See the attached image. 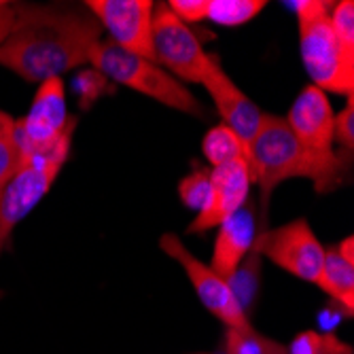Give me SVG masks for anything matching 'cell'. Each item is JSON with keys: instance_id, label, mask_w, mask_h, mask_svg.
I'll use <instances>...</instances> for the list:
<instances>
[{"instance_id": "3", "label": "cell", "mask_w": 354, "mask_h": 354, "mask_svg": "<svg viewBox=\"0 0 354 354\" xmlns=\"http://www.w3.org/2000/svg\"><path fill=\"white\" fill-rule=\"evenodd\" d=\"M291 7L299 24L301 59L314 87L350 95L354 91V57L344 51L331 28V3L297 0Z\"/></svg>"}, {"instance_id": "8", "label": "cell", "mask_w": 354, "mask_h": 354, "mask_svg": "<svg viewBox=\"0 0 354 354\" xmlns=\"http://www.w3.org/2000/svg\"><path fill=\"white\" fill-rule=\"evenodd\" d=\"M252 248L299 280L318 284L325 263V246L306 218H295L276 230L259 232Z\"/></svg>"}, {"instance_id": "29", "label": "cell", "mask_w": 354, "mask_h": 354, "mask_svg": "<svg viewBox=\"0 0 354 354\" xmlns=\"http://www.w3.org/2000/svg\"><path fill=\"white\" fill-rule=\"evenodd\" d=\"M5 117H7V113H3V111H0V123L5 121Z\"/></svg>"}, {"instance_id": "5", "label": "cell", "mask_w": 354, "mask_h": 354, "mask_svg": "<svg viewBox=\"0 0 354 354\" xmlns=\"http://www.w3.org/2000/svg\"><path fill=\"white\" fill-rule=\"evenodd\" d=\"M73 134L75 130L49 149L26 153L21 168L0 191V252L5 250L13 227L45 198L62 166L66 164Z\"/></svg>"}, {"instance_id": "30", "label": "cell", "mask_w": 354, "mask_h": 354, "mask_svg": "<svg viewBox=\"0 0 354 354\" xmlns=\"http://www.w3.org/2000/svg\"><path fill=\"white\" fill-rule=\"evenodd\" d=\"M0 295H3V291H0Z\"/></svg>"}, {"instance_id": "25", "label": "cell", "mask_w": 354, "mask_h": 354, "mask_svg": "<svg viewBox=\"0 0 354 354\" xmlns=\"http://www.w3.org/2000/svg\"><path fill=\"white\" fill-rule=\"evenodd\" d=\"M166 5L187 26L200 24L208 15V0H170Z\"/></svg>"}, {"instance_id": "6", "label": "cell", "mask_w": 354, "mask_h": 354, "mask_svg": "<svg viewBox=\"0 0 354 354\" xmlns=\"http://www.w3.org/2000/svg\"><path fill=\"white\" fill-rule=\"evenodd\" d=\"M250 183L259 185L263 210L278 185L291 178H308L306 159L284 117L263 113L259 132L250 142Z\"/></svg>"}, {"instance_id": "12", "label": "cell", "mask_w": 354, "mask_h": 354, "mask_svg": "<svg viewBox=\"0 0 354 354\" xmlns=\"http://www.w3.org/2000/svg\"><path fill=\"white\" fill-rule=\"evenodd\" d=\"M202 85L210 93L218 115L223 117L225 121L223 125H227L232 132H236L250 151V142L257 136V132H259L263 111L230 79V75L223 71L216 55H210L208 59Z\"/></svg>"}, {"instance_id": "16", "label": "cell", "mask_w": 354, "mask_h": 354, "mask_svg": "<svg viewBox=\"0 0 354 354\" xmlns=\"http://www.w3.org/2000/svg\"><path fill=\"white\" fill-rule=\"evenodd\" d=\"M202 151L206 162L212 168L232 164V162H244L248 172L252 170V159H250V151L248 147L240 140V136L236 132H232L227 125H216L204 136L202 140Z\"/></svg>"}, {"instance_id": "4", "label": "cell", "mask_w": 354, "mask_h": 354, "mask_svg": "<svg viewBox=\"0 0 354 354\" xmlns=\"http://www.w3.org/2000/svg\"><path fill=\"white\" fill-rule=\"evenodd\" d=\"M89 64L106 79H113L123 87H130L142 95H149V98L157 100L159 104L168 109L196 117L202 115V104L178 79L166 73L153 59L121 49L111 39H102L98 43V47L91 53Z\"/></svg>"}, {"instance_id": "20", "label": "cell", "mask_w": 354, "mask_h": 354, "mask_svg": "<svg viewBox=\"0 0 354 354\" xmlns=\"http://www.w3.org/2000/svg\"><path fill=\"white\" fill-rule=\"evenodd\" d=\"M288 354H354L352 346L329 331H301L286 346Z\"/></svg>"}, {"instance_id": "13", "label": "cell", "mask_w": 354, "mask_h": 354, "mask_svg": "<svg viewBox=\"0 0 354 354\" xmlns=\"http://www.w3.org/2000/svg\"><path fill=\"white\" fill-rule=\"evenodd\" d=\"M250 172L244 162H232L210 170V198L198 216L189 223V234H202L232 216L248 202Z\"/></svg>"}, {"instance_id": "9", "label": "cell", "mask_w": 354, "mask_h": 354, "mask_svg": "<svg viewBox=\"0 0 354 354\" xmlns=\"http://www.w3.org/2000/svg\"><path fill=\"white\" fill-rule=\"evenodd\" d=\"M159 248H162L170 259L178 261V266L185 270L189 282L196 288V293L200 301L206 306L208 312H212L221 323L227 329H248L252 327L248 316L240 308L238 299L234 297L232 288L227 280H223L212 272L210 266L200 261L196 254H193L178 236L174 234H164L159 238Z\"/></svg>"}, {"instance_id": "2", "label": "cell", "mask_w": 354, "mask_h": 354, "mask_svg": "<svg viewBox=\"0 0 354 354\" xmlns=\"http://www.w3.org/2000/svg\"><path fill=\"white\" fill-rule=\"evenodd\" d=\"M333 117L327 93L314 85L301 89L286 117L318 193H331L344 178V159L333 149Z\"/></svg>"}, {"instance_id": "24", "label": "cell", "mask_w": 354, "mask_h": 354, "mask_svg": "<svg viewBox=\"0 0 354 354\" xmlns=\"http://www.w3.org/2000/svg\"><path fill=\"white\" fill-rule=\"evenodd\" d=\"M333 138L342 149L352 151L354 147V93L348 95V104L339 115L333 117Z\"/></svg>"}, {"instance_id": "11", "label": "cell", "mask_w": 354, "mask_h": 354, "mask_svg": "<svg viewBox=\"0 0 354 354\" xmlns=\"http://www.w3.org/2000/svg\"><path fill=\"white\" fill-rule=\"evenodd\" d=\"M93 19L109 32L121 49L153 59V11L151 0H89L85 5Z\"/></svg>"}, {"instance_id": "7", "label": "cell", "mask_w": 354, "mask_h": 354, "mask_svg": "<svg viewBox=\"0 0 354 354\" xmlns=\"http://www.w3.org/2000/svg\"><path fill=\"white\" fill-rule=\"evenodd\" d=\"M210 53L200 39L183 24L166 3H157L153 11V62L178 81L202 83Z\"/></svg>"}, {"instance_id": "17", "label": "cell", "mask_w": 354, "mask_h": 354, "mask_svg": "<svg viewBox=\"0 0 354 354\" xmlns=\"http://www.w3.org/2000/svg\"><path fill=\"white\" fill-rule=\"evenodd\" d=\"M261 259H263V257L252 248L227 280L234 297L238 299V304H240V308L244 310L246 316H248V308H250V304H252V299L257 295V288H259Z\"/></svg>"}, {"instance_id": "21", "label": "cell", "mask_w": 354, "mask_h": 354, "mask_svg": "<svg viewBox=\"0 0 354 354\" xmlns=\"http://www.w3.org/2000/svg\"><path fill=\"white\" fill-rule=\"evenodd\" d=\"M178 196H180V202L189 210L202 212L210 198V170L198 168L191 174H187L178 183Z\"/></svg>"}, {"instance_id": "10", "label": "cell", "mask_w": 354, "mask_h": 354, "mask_svg": "<svg viewBox=\"0 0 354 354\" xmlns=\"http://www.w3.org/2000/svg\"><path fill=\"white\" fill-rule=\"evenodd\" d=\"M24 155L53 147L59 138L75 130L77 119L66 111V91L59 77L39 83V91L30 111L15 119Z\"/></svg>"}, {"instance_id": "23", "label": "cell", "mask_w": 354, "mask_h": 354, "mask_svg": "<svg viewBox=\"0 0 354 354\" xmlns=\"http://www.w3.org/2000/svg\"><path fill=\"white\" fill-rule=\"evenodd\" d=\"M331 28L344 51L354 57V3L352 0H342L331 9Z\"/></svg>"}, {"instance_id": "15", "label": "cell", "mask_w": 354, "mask_h": 354, "mask_svg": "<svg viewBox=\"0 0 354 354\" xmlns=\"http://www.w3.org/2000/svg\"><path fill=\"white\" fill-rule=\"evenodd\" d=\"M318 286L331 295L348 314L354 310V263L346 261L337 252V246L325 248V263Z\"/></svg>"}, {"instance_id": "18", "label": "cell", "mask_w": 354, "mask_h": 354, "mask_svg": "<svg viewBox=\"0 0 354 354\" xmlns=\"http://www.w3.org/2000/svg\"><path fill=\"white\" fill-rule=\"evenodd\" d=\"M266 5V0H208L206 19L216 26H242L259 15Z\"/></svg>"}, {"instance_id": "27", "label": "cell", "mask_w": 354, "mask_h": 354, "mask_svg": "<svg viewBox=\"0 0 354 354\" xmlns=\"http://www.w3.org/2000/svg\"><path fill=\"white\" fill-rule=\"evenodd\" d=\"M337 252L344 257L346 261L354 263V244H352V236H348L344 242H339V244H337Z\"/></svg>"}, {"instance_id": "26", "label": "cell", "mask_w": 354, "mask_h": 354, "mask_svg": "<svg viewBox=\"0 0 354 354\" xmlns=\"http://www.w3.org/2000/svg\"><path fill=\"white\" fill-rule=\"evenodd\" d=\"M15 15H17V5L0 0V45L5 43V39L9 37V32L13 30Z\"/></svg>"}, {"instance_id": "28", "label": "cell", "mask_w": 354, "mask_h": 354, "mask_svg": "<svg viewBox=\"0 0 354 354\" xmlns=\"http://www.w3.org/2000/svg\"><path fill=\"white\" fill-rule=\"evenodd\" d=\"M270 354H288V352H286V346H282V344H276V346H274V350H272Z\"/></svg>"}, {"instance_id": "22", "label": "cell", "mask_w": 354, "mask_h": 354, "mask_svg": "<svg viewBox=\"0 0 354 354\" xmlns=\"http://www.w3.org/2000/svg\"><path fill=\"white\" fill-rule=\"evenodd\" d=\"M278 342L248 329H227L225 333V348L227 354H270Z\"/></svg>"}, {"instance_id": "1", "label": "cell", "mask_w": 354, "mask_h": 354, "mask_svg": "<svg viewBox=\"0 0 354 354\" xmlns=\"http://www.w3.org/2000/svg\"><path fill=\"white\" fill-rule=\"evenodd\" d=\"M89 13L62 7L17 5L13 30L0 45V66L30 83H43L89 64L102 41Z\"/></svg>"}, {"instance_id": "19", "label": "cell", "mask_w": 354, "mask_h": 354, "mask_svg": "<svg viewBox=\"0 0 354 354\" xmlns=\"http://www.w3.org/2000/svg\"><path fill=\"white\" fill-rule=\"evenodd\" d=\"M24 164V147L19 142L17 125L11 115L0 123V191L15 176Z\"/></svg>"}, {"instance_id": "14", "label": "cell", "mask_w": 354, "mask_h": 354, "mask_svg": "<svg viewBox=\"0 0 354 354\" xmlns=\"http://www.w3.org/2000/svg\"><path fill=\"white\" fill-rule=\"evenodd\" d=\"M257 238V221L250 202H246L240 210L225 218L218 225V234L212 250V272L223 280H230L236 268L242 263L244 257L252 250Z\"/></svg>"}]
</instances>
